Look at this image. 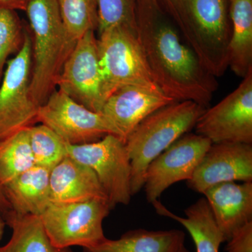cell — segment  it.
<instances>
[{
	"label": "cell",
	"mask_w": 252,
	"mask_h": 252,
	"mask_svg": "<svg viewBox=\"0 0 252 252\" xmlns=\"http://www.w3.org/2000/svg\"><path fill=\"white\" fill-rule=\"evenodd\" d=\"M28 132L35 165L51 170L67 157V143L47 126L34 125Z\"/></svg>",
	"instance_id": "obj_24"
},
{
	"label": "cell",
	"mask_w": 252,
	"mask_h": 252,
	"mask_svg": "<svg viewBox=\"0 0 252 252\" xmlns=\"http://www.w3.org/2000/svg\"><path fill=\"white\" fill-rule=\"evenodd\" d=\"M25 31L16 11L0 9V84L8 58L11 54H17L22 48Z\"/></svg>",
	"instance_id": "obj_25"
},
{
	"label": "cell",
	"mask_w": 252,
	"mask_h": 252,
	"mask_svg": "<svg viewBox=\"0 0 252 252\" xmlns=\"http://www.w3.org/2000/svg\"><path fill=\"white\" fill-rule=\"evenodd\" d=\"M11 207L5 195L3 186L0 183V216L4 217L8 212L11 211Z\"/></svg>",
	"instance_id": "obj_29"
},
{
	"label": "cell",
	"mask_w": 252,
	"mask_h": 252,
	"mask_svg": "<svg viewBox=\"0 0 252 252\" xmlns=\"http://www.w3.org/2000/svg\"><path fill=\"white\" fill-rule=\"evenodd\" d=\"M152 205L158 215L177 220L188 230L195 244L196 252H219L220 245L225 243L205 198L199 199L187 207L185 217L172 213L158 200Z\"/></svg>",
	"instance_id": "obj_19"
},
{
	"label": "cell",
	"mask_w": 252,
	"mask_h": 252,
	"mask_svg": "<svg viewBox=\"0 0 252 252\" xmlns=\"http://www.w3.org/2000/svg\"><path fill=\"white\" fill-rule=\"evenodd\" d=\"M204 67L215 77L228 67L229 0H160Z\"/></svg>",
	"instance_id": "obj_2"
},
{
	"label": "cell",
	"mask_w": 252,
	"mask_h": 252,
	"mask_svg": "<svg viewBox=\"0 0 252 252\" xmlns=\"http://www.w3.org/2000/svg\"><path fill=\"white\" fill-rule=\"evenodd\" d=\"M30 0H0V9L26 11Z\"/></svg>",
	"instance_id": "obj_28"
},
{
	"label": "cell",
	"mask_w": 252,
	"mask_h": 252,
	"mask_svg": "<svg viewBox=\"0 0 252 252\" xmlns=\"http://www.w3.org/2000/svg\"><path fill=\"white\" fill-rule=\"evenodd\" d=\"M98 33L113 26H136L137 0H97Z\"/></svg>",
	"instance_id": "obj_26"
},
{
	"label": "cell",
	"mask_w": 252,
	"mask_h": 252,
	"mask_svg": "<svg viewBox=\"0 0 252 252\" xmlns=\"http://www.w3.org/2000/svg\"><path fill=\"white\" fill-rule=\"evenodd\" d=\"M37 122L71 145L92 143L109 134L117 136L102 114L86 108L60 90L39 107Z\"/></svg>",
	"instance_id": "obj_9"
},
{
	"label": "cell",
	"mask_w": 252,
	"mask_h": 252,
	"mask_svg": "<svg viewBox=\"0 0 252 252\" xmlns=\"http://www.w3.org/2000/svg\"><path fill=\"white\" fill-rule=\"evenodd\" d=\"M35 165L28 129L0 140V183L4 186Z\"/></svg>",
	"instance_id": "obj_22"
},
{
	"label": "cell",
	"mask_w": 252,
	"mask_h": 252,
	"mask_svg": "<svg viewBox=\"0 0 252 252\" xmlns=\"http://www.w3.org/2000/svg\"><path fill=\"white\" fill-rule=\"evenodd\" d=\"M226 252H252V221L238 228L227 241Z\"/></svg>",
	"instance_id": "obj_27"
},
{
	"label": "cell",
	"mask_w": 252,
	"mask_h": 252,
	"mask_svg": "<svg viewBox=\"0 0 252 252\" xmlns=\"http://www.w3.org/2000/svg\"><path fill=\"white\" fill-rule=\"evenodd\" d=\"M112 210L108 201L94 199L80 203H51L39 217L55 246L84 249L107 239L102 223Z\"/></svg>",
	"instance_id": "obj_6"
},
{
	"label": "cell",
	"mask_w": 252,
	"mask_h": 252,
	"mask_svg": "<svg viewBox=\"0 0 252 252\" xmlns=\"http://www.w3.org/2000/svg\"><path fill=\"white\" fill-rule=\"evenodd\" d=\"M228 67L239 77L252 70V0H229Z\"/></svg>",
	"instance_id": "obj_20"
},
{
	"label": "cell",
	"mask_w": 252,
	"mask_h": 252,
	"mask_svg": "<svg viewBox=\"0 0 252 252\" xmlns=\"http://www.w3.org/2000/svg\"><path fill=\"white\" fill-rule=\"evenodd\" d=\"M59 90L93 112L104 105L97 39L89 31L76 43L57 81Z\"/></svg>",
	"instance_id": "obj_12"
},
{
	"label": "cell",
	"mask_w": 252,
	"mask_h": 252,
	"mask_svg": "<svg viewBox=\"0 0 252 252\" xmlns=\"http://www.w3.org/2000/svg\"><path fill=\"white\" fill-rule=\"evenodd\" d=\"M94 199L109 202L97 176L90 167L67 156L51 169V203H80Z\"/></svg>",
	"instance_id": "obj_16"
},
{
	"label": "cell",
	"mask_w": 252,
	"mask_h": 252,
	"mask_svg": "<svg viewBox=\"0 0 252 252\" xmlns=\"http://www.w3.org/2000/svg\"><path fill=\"white\" fill-rule=\"evenodd\" d=\"M26 11L33 34L30 94L41 107L56 91L63 65L77 41L66 31L57 0H30Z\"/></svg>",
	"instance_id": "obj_3"
},
{
	"label": "cell",
	"mask_w": 252,
	"mask_h": 252,
	"mask_svg": "<svg viewBox=\"0 0 252 252\" xmlns=\"http://www.w3.org/2000/svg\"><path fill=\"white\" fill-rule=\"evenodd\" d=\"M205 109L193 101H176L152 113L131 132L125 144L130 162L132 196L143 189L149 163L195 127Z\"/></svg>",
	"instance_id": "obj_4"
},
{
	"label": "cell",
	"mask_w": 252,
	"mask_h": 252,
	"mask_svg": "<svg viewBox=\"0 0 252 252\" xmlns=\"http://www.w3.org/2000/svg\"><path fill=\"white\" fill-rule=\"evenodd\" d=\"M50 172L34 165L3 186L12 211L19 215L40 216L51 204Z\"/></svg>",
	"instance_id": "obj_17"
},
{
	"label": "cell",
	"mask_w": 252,
	"mask_h": 252,
	"mask_svg": "<svg viewBox=\"0 0 252 252\" xmlns=\"http://www.w3.org/2000/svg\"><path fill=\"white\" fill-rule=\"evenodd\" d=\"M179 252H190L189 251V250H187V249L185 248V246H184L183 248L181 249V250H180V251H179Z\"/></svg>",
	"instance_id": "obj_31"
},
{
	"label": "cell",
	"mask_w": 252,
	"mask_h": 252,
	"mask_svg": "<svg viewBox=\"0 0 252 252\" xmlns=\"http://www.w3.org/2000/svg\"><path fill=\"white\" fill-rule=\"evenodd\" d=\"M252 182V145L249 144H212L195 168L187 186L203 194L222 182Z\"/></svg>",
	"instance_id": "obj_13"
},
{
	"label": "cell",
	"mask_w": 252,
	"mask_h": 252,
	"mask_svg": "<svg viewBox=\"0 0 252 252\" xmlns=\"http://www.w3.org/2000/svg\"><path fill=\"white\" fill-rule=\"evenodd\" d=\"M175 102L162 91L125 86L109 96L100 113L110 123L118 137L126 142L144 119L158 109Z\"/></svg>",
	"instance_id": "obj_14"
},
{
	"label": "cell",
	"mask_w": 252,
	"mask_h": 252,
	"mask_svg": "<svg viewBox=\"0 0 252 252\" xmlns=\"http://www.w3.org/2000/svg\"><path fill=\"white\" fill-rule=\"evenodd\" d=\"M66 148L68 157L94 170L112 210L119 204L130 203V162L124 140L109 134L92 143L67 144Z\"/></svg>",
	"instance_id": "obj_8"
},
{
	"label": "cell",
	"mask_w": 252,
	"mask_h": 252,
	"mask_svg": "<svg viewBox=\"0 0 252 252\" xmlns=\"http://www.w3.org/2000/svg\"><path fill=\"white\" fill-rule=\"evenodd\" d=\"M6 64L0 87V140L38 123L39 107L30 94L32 49L28 31L22 48Z\"/></svg>",
	"instance_id": "obj_7"
},
{
	"label": "cell",
	"mask_w": 252,
	"mask_h": 252,
	"mask_svg": "<svg viewBox=\"0 0 252 252\" xmlns=\"http://www.w3.org/2000/svg\"><path fill=\"white\" fill-rule=\"evenodd\" d=\"M195 133L212 144L252 143V70L240 86L211 108L205 109Z\"/></svg>",
	"instance_id": "obj_10"
},
{
	"label": "cell",
	"mask_w": 252,
	"mask_h": 252,
	"mask_svg": "<svg viewBox=\"0 0 252 252\" xmlns=\"http://www.w3.org/2000/svg\"><path fill=\"white\" fill-rule=\"evenodd\" d=\"M64 27L73 40L77 41L87 32L98 27L97 0H57Z\"/></svg>",
	"instance_id": "obj_23"
},
{
	"label": "cell",
	"mask_w": 252,
	"mask_h": 252,
	"mask_svg": "<svg viewBox=\"0 0 252 252\" xmlns=\"http://www.w3.org/2000/svg\"><path fill=\"white\" fill-rule=\"evenodd\" d=\"M3 218L12 235L6 245L0 247V252H74L51 243L39 216H23L11 210Z\"/></svg>",
	"instance_id": "obj_21"
},
{
	"label": "cell",
	"mask_w": 252,
	"mask_h": 252,
	"mask_svg": "<svg viewBox=\"0 0 252 252\" xmlns=\"http://www.w3.org/2000/svg\"><path fill=\"white\" fill-rule=\"evenodd\" d=\"M6 222L2 217L0 216V241L3 238L4 235L5 225H6Z\"/></svg>",
	"instance_id": "obj_30"
},
{
	"label": "cell",
	"mask_w": 252,
	"mask_h": 252,
	"mask_svg": "<svg viewBox=\"0 0 252 252\" xmlns=\"http://www.w3.org/2000/svg\"><path fill=\"white\" fill-rule=\"evenodd\" d=\"M182 230H129L117 240L106 239L84 252H179L185 246Z\"/></svg>",
	"instance_id": "obj_18"
},
{
	"label": "cell",
	"mask_w": 252,
	"mask_h": 252,
	"mask_svg": "<svg viewBox=\"0 0 252 252\" xmlns=\"http://www.w3.org/2000/svg\"><path fill=\"white\" fill-rule=\"evenodd\" d=\"M137 36L156 84L177 102L209 108L218 84L162 10L160 0H137Z\"/></svg>",
	"instance_id": "obj_1"
},
{
	"label": "cell",
	"mask_w": 252,
	"mask_h": 252,
	"mask_svg": "<svg viewBox=\"0 0 252 252\" xmlns=\"http://www.w3.org/2000/svg\"><path fill=\"white\" fill-rule=\"evenodd\" d=\"M203 194L225 242L238 228L252 221V182H222Z\"/></svg>",
	"instance_id": "obj_15"
},
{
	"label": "cell",
	"mask_w": 252,
	"mask_h": 252,
	"mask_svg": "<svg viewBox=\"0 0 252 252\" xmlns=\"http://www.w3.org/2000/svg\"><path fill=\"white\" fill-rule=\"evenodd\" d=\"M99 36L97 52L104 102L111 94L125 86L161 91L151 74L137 28L113 26L101 32Z\"/></svg>",
	"instance_id": "obj_5"
},
{
	"label": "cell",
	"mask_w": 252,
	"mask_h": 252,
	"mask_svg": "<svg viewBox=\"0 0 252 252\" xmlns=\"http://www.w3.org/2000/svg\"><path fill=\"white\" fill-rule=\"evenodd\" d=\"M212 144L203 136L188 132L156 157L146 170L143 188L147 201L154 203L170 186L190 180Z\"/></svg>",
	"instance_id": "obj_11"
}]
</instances>
